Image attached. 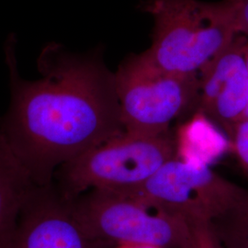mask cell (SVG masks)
<instances>
[{"instance_id": "1", "label": "cell", "mask_w": 248, "mask_h": 248, "mask_svg": "<svg viewBox=\"0 0 248 248\" xmlns=\"http://www.w3.org/2000/svg\"><path fill=\"white\" fill-rule=\"evenodd\" d=\"M5 57L10 104L0 132L36 185L53 184L62 165L124 132L115 75L100 50L74 53L50 43L38 58L37 80L20 76L14 35Z\"/></svg>"}, {"instance_id": "2", "label": "cell", "mask_w": 248, "mask_h": 248, "mask_svg": "<svg viewBox=\"0 0 248 248\" xmlns=\"http://www.w3.org/2000/svg\"><path fill=\"white\" fill-rule=\"evenodd\" d=\"M142 9L154 19L144 52L168 71L199 74L239 34L234 0H145Z\"/></svg>"}, {"instance_id": "3", "label": "cell", "mask_w": 248, "mask_h": 248, "mask_svg": "<svg viewBox=\"0 0 248 248\" xmlns=\"http://www.w3.org/2000/svg\"><path fill=\"white\" fill-rule=\"evenodd\" d=\"M69 201L89 235L106 248H197V225L140 196L90 189Z\"/></svg>"}, {"instance_id": "4", "label": "cell", "mask_w": 248, "mask_h": 248, "mask_svg": "<svg viewBox=\"0 0 248 248\" xmlns=\"http://www.w3.org/2000/svg\"><path fill=\"white\" fill-rule=\"evenodd\" d=\"M175 156L177 145L169 132L149 136L124 131L62 165L53 184L69 200L90 189L126 191Z\"/></svg>"}, {"instance_id": "5", "label": "cell", "mask_w": 248, "mask_h": 248, "mask_svg": "<svg viewBox=\"0 0 248 248\" xmlns=\"http://www.w3.org/2000/svg\"><path fill=\"white\" fill-rule=\"evenodd\" d=\"M114 75L127 133L149 136L169 133L175 119L197 105L199 74L165 70L145 52L127 57Z\"/></svg>"}, {"instance_id": "6", "label": "cell", "mask_w": 248, "mask_h": 248, "mask_svg": "<svg viewBox=\"0 0 248 248\" xmlns=\"http://www.w3.org/2000/svg\"><path fill=\"white\" fill-rule=\"evenodd\" d=\"M246 189L206 164L177 155L143 184L123 192L140 196L197 225L221 218L238 203Z\"/></svg>"}, {"instance_id": "7", "label": "cell", "mask_w": 248, "mask_h": 248, "mask_svg": "<svg viewBox=\"0 0 248 248\" xmlns=\"http://www.w3.org/2000/svg\"><path fill=\"white\" fill-rule=\"evenodd\" d=\"M3 248H108L93 239L51 184L35 186L28 196L15 228Z\"/></svg>"}, {"instance_id": "8", "label": "cell", "mask_w": 248, "mask_h": 248, "mask_svg": "<svg viewBox=\"0 0 248 248\" xmlns=\"http://www.w3.org/2000/svg\"><path fill=\"white\" fill-rule=\"evenodd\" d=\"M248 38L238 34L201 70L197 106L230 137L248 106Z\"/></svg>"}, {"instance_id": "9", "label": "cell", "mask_w": 248, "mask_h": 248, "mask_svg": "<svg viewBox=\"0 0 248 248\" xmlns=\"http://www.w3.org/2000/svg\"><path fill=\"white\" fill-rule=\"evenodd\" d=\"M36 185L0 132V248L15 228L27 198Z\"/></svg>"}, {"instance_id": "10", "label": "cell", "mask_w": 248, "mask_h": 248, "mask_svg": "<svg viewBox=\"0 0 248 248\" xmlns=\"http://www.w3.org/2000/svg\"><path fill=\"white\" fill-rule=\"evenodd\" d=\"M223 248H248V187L238 203L212 224Z\"/></svg>"}, {"instance_id": "11", "label": "cell", "mask_w": 248, "mask_h": 248, "mask_svg": "<svg viewBox=\"0 0 248 248\" xmlns=\"http://www.w3.org/2000/svg\"><path fill=\"white\" fill-rule=\"evenodd\" d=\"M229 138L240 169L248 180V119L241 122L234 128Z\"/></svg>"}, {"instance_id": "12", "label": "cell", "mask_w": 248, "mask_h": 248, "mask_svg": "<svg viewBox=\"0 0 248 248\" xmlns=\"http://www.w3.org/2000/svg\"><path fill=\"white\" fill-rule=\"evenodd\" d=\"M197 248H223L210 223L197 224Z\"/></svg>"}, {"instance_id": "13", "label": "cell", "mask_w": 248, "mask_h": 248, "mask_svg": "<svg viewBox=\"0 0 248 248\" xmlns=\"http://www.w3.org/2000/svg\"><path fill=\"white\" fill-rule=\"evenodd\" d=\"M234 4L238 32L248 39V0H234Z\"/></svg>"}, {"instance_id": "14", "label": "cell", "mask_w": 248, "mask_h": 248, "mask_svg": "<svg viewBox=\"0 0 248 248\" xmlns=\"http://www.w3.org/2000/svg\"><path fill=\"white\" fill-rule=\"evenodd\" d=\"M112 248H161L154 246H147V245H121Z\"/></svg>"}, {"instance_id": "15", "label": "cell", "mask_w": 248, "mask_h": 248, "mask_svg": "<svg viewBox=\"0 0 248 248\" xmlns=\"http://www.w3.org/2000/svg\"><path fill=\"white\" fill-rule=\"evenodd\" d=\"M246 60H247V66H248V42H247V45H246ZM248 119V109H247V112H246V116H245V120Z\"/></svg>"}]
</instances>
